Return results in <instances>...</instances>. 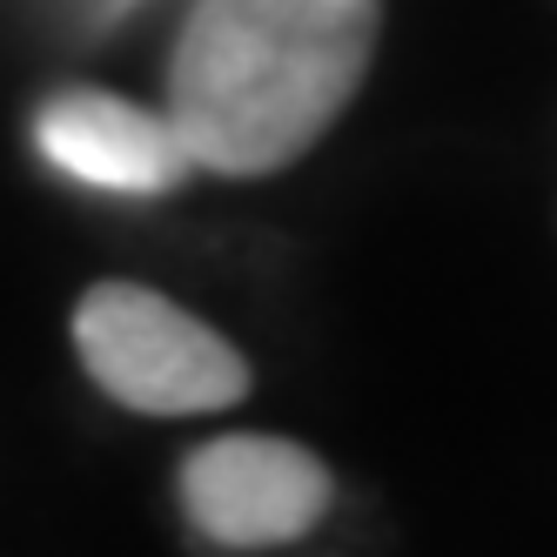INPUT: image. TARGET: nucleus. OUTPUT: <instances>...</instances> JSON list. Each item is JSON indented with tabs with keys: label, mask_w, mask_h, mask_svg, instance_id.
Segmentation results:
<instances>
[{
	"label": "nucleus",
	"mask_w": 557,
	"mask_h": 557,
	"mask_svg": "<svg viewBox=\"0 0 557 557\" xmlns=\"http://www.w3.org/2000/svg\"><path fill=\"white\" fill-rule=\"evenodd\" d=\"M74 349L114 404L141 417H202L249 396L243 349L141 283L88 289L74 309Z\"/></svg>",
	"instance_id": "f03ea898"
},
{
	"label": "nucleus",
	"mask_w": 557,
	"mask_h": 557,
	"mask_svg": "<svg viewBox=\"0 0 557 557\" xmlns=\"http://www.w3.org/2000/svg\"><path fill=\"white\" fill-rule=\"evenodd\" d=\"M336 484L315 450L289 436H209L182 463V510L209 544L228 550H269L296 544L302 531L323 524Z\"/></svg>",
	"instance_id": "7ed1b4c3"
},
{
	"label": "nucleus",
	"mask_w": 557,
	"mask_h": 557,
	"mask_svg": "<svg viewBox=\"0 0 557 557\" xmlns=\"http://www.w3.org/2000/svg\"><path fill=\"white\" fill-rule=\"evenodd\" d=\"M383 0H195L169 54V122L195 169L269 175L323 141L376 54Z\"/></svg>",
	"instance_id": "f257e3e1"
},
{
	"label": "nucleus",
	"mask_w": 557,
	"mask_h": 557,
	"mask_svg": "<svg viewBox=\"0 0 557 557\" xmlns=\"http://www.w3.org/2000/svg\"><path fill=\"white\" fill-rule=\"evenodd\" d=\"M41 162L101 195H169L195 169L169 114L108 88H61L34 108Z\"/></svg>",
	"instance_id": "20e7f679"
},
{
	"label": "nucleus",
	"mask_w": 557,
	"mask_h": 557,
	"mask_svg": "<svg viewBox=\"0 0 557 557\" xmlns=\"http://www.w3.org/2000/svg\"><path fill=\"white\" fill-rule=\"evenodd\" d=\"M54 8L74 21V27H88V34H108V27H122L141 0H54Z\"/></svg>",
	"instance_id": "39448f33"
}]
</instances>
